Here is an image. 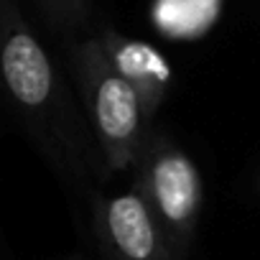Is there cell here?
<instances>
[{
    "label": "cell",
    "instance_id": "cell-3",
    "mask_svg": "<svg viewBox=\"0 0 260 260\" xmlns=\"http://www.w3.org/2000/svg\"><path fill=\"white\" fill-rule=\"evenodd\" d=\"M133 189L166 232L174 252L184 260L197 232L202 209V176L194 161L166 136L151 133L133 164Z\"/></svg>",
    "mask_w": 260,
    "mask_h": 260
},
{
    "label": "cell",
    "instance_id": "cell-1",
    "mask_svg": "<svg viewBox=\"0 0 260 260\" xmlns=\"http://www.w3.org/2000/svg\"><path fill=\"white\" fill-rule=\"evenodd\" d=\"M0 92L54 169L87 189L100 171V153L54 59L13 0H0Z\"/></svg>",
    "mask_w": 260,
    "mask_h": 260
},
{
    "label": "cell",
    "instance_id": "cell-5",
    "mask_svg": "<svg viewBox=\"0 0 260 260\" xmlns=\"http://www.w3.org/2000/svg\"><path fill=\"white\" fill-rule=\"evenodd\" d=\"M100 44H102L110 64L115 67V72L136 89L148 122H153V117L166 97L169 82H171V72H169V64L164 61V56L158 51H153L148 44L125 39L115 31H105L100 36Z\"/></svg>",
    "mask_w": 260,
    "mask_h": 260
},
{
    "label": "cell",
    "instance_id": "cell-8",
    "mask_svg": "<svg viewBox=\"0 0 260 260\" xmlns=\"http://www.w3.org/2000/svg\"><path fill=\"white\" fill-rule=\"evenodd\" d=\"M67 260H82V257H67Z\"/></svg>",
    "mask_w": 260,
    "mask_h": 260
},
{
    "label": "cell",
    "instance_id": "cell-6",
    "mask_svg": "<svg viewBox=\"0 0 260 260\" xmlns=\"http://www.w3.org/2000/svg\"><path fill=\"white\" fill-rule=\"evenodd\" d=\"M219 0H158L156 23L171 36H197L217 18Z\"/></svg>",
    "mask_w": 260,
    "mask_h": 260
},
{
    "label": "cell",
    "instance_id": "cell-7",
    "mask_svg": "<svg viewBox=\"0 0 260 260\" xmlns=\"http://www.w3.org/2000/svg\"><path fill=\"white\" fill-rule=\"evenodd\" d=\"M46 21L61 31H72L87 18V0H36Z\"/></svg>",
    "mask_w": 260,
    "mask_h": 260
},
{
    "label": "cell",
    "instance_id": "cell-2",
    "mask_svg": "<svg viewBox=\"0 0 260 260\" xmlns=\"http://www.w3.org/2000/svg\"><path fill=\"white\" fill-rule=\"evenodd\" d=\"M72 61L105 169H130L146 138L151 136V122L136 89L115 72L100 39H87L77 44L72 51Z\"/></svg>",
    "mask_w": 260,
    "mask_h": 260
},
{
    "label": "cell",
    "instance_id": "cell-4",
    "mask_svg": "<svg viewBox=\"0 0 260 260\" xmlns=\"http://www.w3.org/2000/svg\"><path fill=\"white\" fill-rule=\"evenodd\" d=\"M92 232L105 260H181L136 189L94 197Z\"/></svg>",
    "mask_w": 260,
    "mask_h": 260
}]
</instances>
